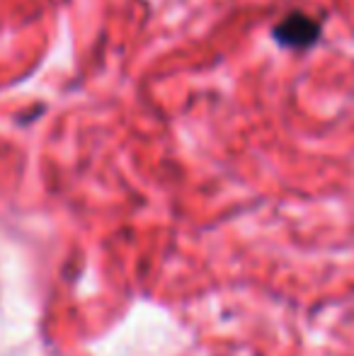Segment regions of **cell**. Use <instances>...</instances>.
<instances>
[{"instance_id": "obj_1", "label": "cell", "mask_w": 354, "mask_h": 356, "mask_svg": "<svg viewBox=\"0 0 354 356\" xmlns=\"http://www.w3.org/2000/svg\"><path fill=\"white\" fill-rule=\"evenodd\" d=\"M318 32H321L318 22H313L311 17H306V15H301V13H293L291 17H287L274 29L277 42L287 44V47H298V49L316 42Z\"/></svg>"}]
</instances>
